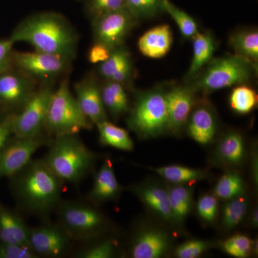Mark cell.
Instances as JSON below:
<instances>
[{
    "label": "cell",
    "instance_id": "cell-11",
    "mask_svg": "<svg viewBox=\"0 0 258 258\" xmlns=\"http://www.w3.org/2000/svg\"><path fill=\"white\" fill-rule=\"evenodd\" d=\"M13 67L27 76L49 79L64 73L71 60L53 54L38 52H13Z\"/></svg>",
    "mask_w": 258,
    "mask_h": 258
},
{
    "label": "cell",
    "instance_id": "cell-45",
    "mask_svg": "<svg viewBox=\"0 0 258 258\" xmlns=\"http://www.w3.org/2000/svg\"><path fill=\"white\" fill-rule=\"evenodd\" d=\"M253 159H252V174H253V179L254 181V184H255L256 181V184H257V173L255 171V166L256 167H257V157L256 156L255 157V154H254L253 156Z\"/></svg>",
    "mask_w": 258,
    "mask_h": 258
},
{
    "label": "cell",
    "instance_id": "cell-37",
    "mask_svg": "<svg viewBox=\"0 0 258 258\" xmlns=\"http://www.w3.org/2000/svg\"><path fill=\"white\" fill-rule=\"evenodd\" d=\"M117 244L114 240L101 241L86 248L83 249L77 254L81 258H111L116 251Z\"/></svg>",
    "mask_w": 258,
    "mask_h": 258
},
{
    "label": "cell",
    "instance_id": "cell-20",
    "mask_svg": "<svg viewBox=\"0 0 258 258\" xmlns=\"http://www.w3.org/2000/svg\"><path fill=\"white\" fill-rule=\"evenodd\" d=\"M172 44L170 26L163 24L151 29L141 36L138 41L139 50L146 57L159 59L168 53Z\"/></svg>",
    "mask_w": 258,
    "mask_h": 258
},
{
    "label": "cell",
    "instance_id": "cell-4",
    "mask_svg": "<svg viewBox=\"0 0 258 258\" xmlns=\"http://www.w3.org/2000/svg\"><path fill=\"white\" fill-rule=\"evenodd\" d=\"M257 66L236 54L212 58L203 71L190 80L189 86L196 93H209L245 84L255 74Z\"/></svg>",
    "mask_w": 258,
    "mask_h": 258
},
{
    "label": "cell",
    "instance_id": "cell-34",
    "mask_svg": "<svg viewBox=\"0 0 258 258\" xmlns=\"http://www.w3.org/2000/svg\"><path fill=\"white\" fill-rule=\"evenodd\" d=\"M220 246L222 251L232 257L245 258L254 250V243L247 236L237 234L220 242Z\"/></svg>",
    "mask_w": 258,
    "mask_h": 258
},
{
    "label": "cell",
    "instance_id": "cell-7",
    "mask_svg": "<svg viewBox=\"0 0 258 258\" xmlns=\"http://www.w3.org/2000/svg\"><path fill=\"white\" fill-rule=\"evenodd\" d=\"M57 208L59 225L71 238L90 240L99 235L106 227L104 216L91 205L63 202L60 203Z\"/></svg>",
    "mask_w": 258,
    "mask_h": 258
},
{
    "label": "cell",
    "instance_id": "cell-41",
    "mask_svg": "<svg viewBox=\"0 0 258 258\" xmlns=\"http://www.w3.org/2000/svg\"><path fill=\"white\" fill-rule=\"evenodd\" d=\"M10 38L0 39V74L13 69V45Z\"/></svg>",
    "mask_w": 258,
    "mask_h": 258
},
{
    "label": "cell",
    "instance_id": "cell-3",
    "mask_svg": "<svg viewBox=\"0 0 258 258\" xmlns=\"http://www.w3.org/2000/svg\"><path fill=\"white\" fill-rule=\"evenodd\" d=\"M48 146L42 160L62 182L78 184L92 170L96 155L78 134L54 137Z\"/></svg>",
    "mask_w": 258,
    "mask_h": 258
},
{
    "label": "cell",
    "instance_id": "cell-24",
    "mask_svg": "<svg viewBox=\"0 0 258 258\" xmlns=\"http://www.w3.org/2000/svg\"><path fill=\"white\" fill-rule=\"evenodd\" d=\"M193 57L186 79L190 81L212 60L216 49L213 37L209 32H198L192 37Z\"/></svg>",
    "mask_w": 258,
    "mask_h": 258
},
{
    "label": "cell",
    "instance_id": "cell-40",
    "mask_svg": "<svg viewBox=\"0 0 258 258\" xmlns=\"http://www.w3.org/2000/svg\"><path fill=\"white\" fill-rule=\"evenodd\" d=\"M37 254L30 246L7 243L0 241V258H35Z\"/></svg>",
    "mask_w": 258,
    "mask_h": 258
},
{
    "label": "cell",
    "instance_id": "cell-9",
    "mask_svg": "<svg viewBox=\"0 0 258 258\" xmlns=\"http://www.w3.org/2000/svg\"><path fill=\"white\" fill-rule=\"evenodd\" d=\"M42 134L30 137H16L0 151V179L12 177L32 159L43 146L50 143Z\"/></svg>",
    "mask_w": 258,
    "mask_h": 258
},
{
    "label": "cell",
    "instance_id": "cell-17",
    "mask_svg": "<svg viewBox=\"0 0 258 258\" xmlns=\"http://www.w3.org/2000/svg\"><path fill=\"white\" fill-rule=\"evenodd\" d=\"M186 126L189 137L197 143L202 145L212 143L217 132L215 112L207 103H195Z\"/></svg>",
    "mask_w": 258,
    "mask_h": 258
},
{
    "label": "cell",
    "instance_id": "cell-15",
    "mask_svg": "<svg viewBox=\"0 0 258 258\" xmlns=\"http://www.w3.org/2000/svg\"><path fill=\"white\" fill-rule=\"evenodd\" d=\"M76 98L83 114L97 125L108 120L102 100L101 88L93 77H86L75 85Z\"/></svg>",
    "mask_w": 258,
    "mask_h": 258
},
{
    "label": "cell",
    "instance_id": "cell-42",
    "mask_svg": "<svg viewBox=\"0 0 258 258\" xmlns=\"http://www.w3.org/2000/svg\"><path fill=\"white\" fill-rule=\"evenodd\" d=\"M112 50L99 42H94L88 52V60L92 64L101 63L108 58Z\"/></svg>",
    "mask_w": 258,
    "mask_h": 258
},
{
    "label": "cell",
    "instance_id": "cell-6",
    "mask_svg": "<svg viewBox=\"0 0 258 258\" xmlns=\"http://www.w3.org/2000/svg\"><path fill=\"white\" fill-rule=\"evenodd\" d=\"M93 123L83 114L76 97L64 80L54 91L47 111L45 128L53 137L78 134L92 128Z\"/></svg>",
    "mask_w": 258,
    "mask_h": 258
},
{
    "label": "cell",
    "instance_id": "cell-44",
    "mask_svg": "<svg viewBox=\"0 0 258 258\" xmlns=\"http://www.w3.org/2000/svg\"><path fill=\"white\" fill-rule=\"evenodd\" d=\"M250 223L254 227H257L258 225V210L257 208L253 209L251 212Z\"/></svg>",
    "mask_w": 258,
    "mask_h": 258
},
{
    "label": "cell",
    "instance_id": "cell-27",
    "mask_svg": "<svg viewBox=\"0 0 258 258\" xmlns=\"http://www.w3.org/2000/svg\"><path fill=\"white\" fill-rule=\"evenodd\" d=\"M229 44L235 54L257 64L258 32L255 29L240 30L231 35Z\"/></svg>",
    "mask_w": 258,
    "mask_h": 258
},
{
    "label": "cell",
    "instance_id": "cell-23",
    "mask_svg": "<svg viewBox=\"0 0 258 258\" xmlns=\"http://www.w3.org/2000/svg\"><path fill=\"white\" fill-rule=\"evenodd\" d=\"M30 228L18 215L0 207V241L30 245Z\"/></svg>",
    "mask_w": 258,
    "mask_h": 258
},
{
    "label": "cell",
    "instance_id": "cell-19",
    "mask_svg": "<svg viewBox=\"0 0 258 258\" xmlns=\"http://www.w3.org/2000/svg\"><path fill=\"white\" fill-rule=\"evenodd\" d=\"M120 185L113 170L111 161L106 160L97 171L92 188L88 199L94 205L108 203L118 198Z\"/></svg>",
    "mask_w": 258,
    "mask_h": 258
},
{
    "label": "cell",
    "instance_id": "cell-35",
    "mask_svg": "<svg viewBox=\"0 0 258 258\" xmlns=\"http://www.w3.org/2000/svg\"><path fill=\"white\" fill-rule=\"evenodd\" d=\"M164 0H125L129 13L138 21L142 19L153 18L162 11Z\"/></svg>",
    "mask_w": 258,
    "mask_h": 258
},
{
    "label": "cell",
    "instance_id": "cell-12",
    "mask_svg": "<svg viewBox=\"0 0 258 258\" xmlns=\"http://www.w3.org/2000/svg\"><path fill=\"white\" fill-rule=\"evenodd\" d=\"M195 92L188 86H175L166 91L167 132L178 134L186 126L195 104Z\"/></svg>",
    "mask_w": 258,
    "mask_h": 258
},
{
    "label": "cell",
    "instance_id": "cell-39",
    "mask_svg": "<svg viewBox=\"0 0 258 258\" xmlns=\"http://www.w3.org/2000/svg\"><path fill=\"white\" fill-rule=\"evenodd\" d=\"M88 10L93 20L108 13L127 9L125 0H90Z\"/></svg>",
    "mask_w": 258,
    "mask_h": 258
},
{
    "label": "cell",
    "instance_id": "cell-14",
    "mask_svg": "<svg viewBox=\"0 0 258 258\" xmlns=\"http://www.w3.org/2000/svg\"><path fill=\"white\" fill-rule=\"evenodd\" d=\"M171 238L165 231L157 227L142 229L135 235L130 247L131 257L159 258L171 248Z\"/></svg>",
    "mask_w": 258,
    "mask_h": 258
},
{
    "label": "cell",
    "instance_id": "cell-2",
    "mask_svg": "<svg viewBox=\"0 0 258 258\" xmlns=\"http://www.w3.org/2000/svg\"><path fill=\"white\" fill-rule=\"evenodd\" d=\"M11 178L15 197L25 211L45 215L60 205L63 182L42 159H32Z\"/></svg>",
    "mask_w": 258,
    "mask_h": 258
},
{
    "label": "cell",
    "instance_id": "cell-28",
    "mask_svg": "<svg viewBox=\"0 0 258 258\" xmlns=\"http://www.w3.org/2000/svg\"><path fill=\"white\" fill-rule=\"evenodd\" d=\"M151 170L170 184H188L203 180L208 176L206 171L179 165L151 168Z\"/></svg>",
    "mask_w": 258,
    "mask_h": 258
},
{
    "label": "cell",
    "instance_id": "cell-18",
    "mask_svg": "<svg viewBox=\"0 0 258 258\" xmlns=\"http://www.w3.org/2000/svg\"><path fill=\"white\" fill-rule=\"evenodd\" d=\"M130 189L154 215L163 221L173 224L166 186L156 182H147L134 185Z\"/></svg>",
    "mask_w": 258,
    "mask_h": 258
},
{
    "label": "cell",
    "instance_id": "cell-1",
    "mask_svg": "<svg viewBox=\"0 0 258 258\" xmlns=\"http://www.w3.org/2000/svg\"><path fill=\"white\" fill-rule=\"evenodd\" d=\"M15 42H26L35 50L72 60L77 52V32L60 15L41 13L25 19L10 37Z\"/></svg>",
    "mask_w": 258,
    "mask_h": 258
},
{
    "label": "cell",
    "instance_id": "cell-16",
    "mask_svg": "<svg viewBox=\"0 0 258 258\" xmlns=\"http://www.w3.org/2000/svg\"><path fill=\"white\" fill-rule=\"evenodd\" d=\"M13 69L0 74V103L10 108H23L34 93V86L25 75Z\"/></svg>",
    "mask_w": 258,
    "mask_h": 258
},
{
    "label": "cell",
    "instance_id": "cell-5",
    "mask_svg": "<svg viewBox=\"0 0 258 258\" xmlns=\"http://www.w3.org/2000/svg\"><path fill=\"white\" fill-rule=\"evenodd\" d=\"M166 91L154 88L139 93L127 120L129 128L142 139L157 138L167 132Z\"/></svg>",
    "mask_w": 258,
    "mask_h": 258
},
{
    "label": "cell",
    "instance_id": "cell-36",
    "mask_svg": "<svg viewBox=\"0 0 258 258\" xmlns=\"http://www.w3.org/2000/svg\"><path fill=\"white\" fill-rule=\"evenodd\" d=\"M197 212L198 217L204 223H214L218 216V198L214 194L203 195L197 204Z\"/></svg>",
    "mask_w": 258,
    "mask_h": 258
},
{
    "label": "cell",
    "instance_id": "cell-13",
    "mask_svg": "<svg viewBox=\"0 0 258 258\" xmlns=\"http://www.w3.org/2000/svg\"><path fill=\"white\" fill-rule=\"evenodd\" d=\"M71 239L60 225H42L30 228L29 242L37 255L60 257L69 248Z\"/></svg>",
    "mask_w": 258,
    "mask_h": 258
},
{
    "label": "cell",
    "instance_id": "cell-22",
    "mask_svg": "<svg viewBox=\"0 0 258 258\" xmlns=\"http://www.w3.org/2000/svg\"><path fill=\"white\" fill-rule=\"evenodd\" d=\"M245 154L243 137L235 131H230L222 137L215 152L217 160L230 167L241 165L245 158Z\"/></svg>",
    "mask_w": 258,
    "mask_h": 258
},
{
    "label": "cell",
    "instance_id": "cell-26",
    "mask_svg": "<svg viewBox=\"0 0 258 258\" xmlns=\"http://www.w3.org/2000/svg\"><path fill=\"white\" fill-rule=\"evenodd\" d=\"M101 90L102 100L105 108L113 118H119L128 113L130 106L123 85L108 81Z\"/></svg>",
    "mask_w": 258,
    "mask_h": 258
},
{
    "label": "cell",
    "instance_id": "cell-32",
    "mask_svg": "<svg viewBox=\"0 0 258 258\" xmlns=\"http://www.w3.org/2000/svg\"><path fill=\"white\" fill-rule=\"evenodd\" d=\"M230 104L234 111L239 114L250 113L257 104V95L253 88L245 84L233 88L230 96Z\"/></svg>",
    "mask_w": 258,
    "mask_h": 258
},
{
    "label": "cell",
    "instance_id": "cell-10",
    "mask_svg": "<svg viewBox=\"0 0 258 258\" xmlns=\"http://www.w3.org/2000/svg\"><path fill=\"white\" fill-rule=\"evenodd\" d=\"M137 22L127 10L93 19L95 42L103 44L111 50L121 46Z\"/></svg>",
    "mask_w": 258,
    "mask_h": 258
},
{
    "label": "cell",
    "instance_id": "cell-8",
    "mask_svg": "<svg viewBox=\"0 0 258 258\" xmlns=\"http://www.w3.org/2000/svg\"><path fill=\"white\" fill-rule=\"evenodd\" d=\"M54 89L45 85L34 91L22 111L13 115V134L16 137H30L41 134L45 128L47 111Z\"/></svg>",
    "mask_w": 258,
    "mask_h": 258
},
{
    "label": "cell",
    "instance_id": "cell-31",
    "mask_svg": "<svg viewBox=\"0 0 258 258\" xmlns=\"http://www.w3.org/2000/svg\"><path fill=\"white\" fill-rule=\"evenodd\" d=\"M248 203L242 196L227 200L222 212V225L225 230H231L240 225L247 214Z\"/></svg>",
    "mask_w": 258,
    "mask_h": 258
},
{
    "label": "cell",
    "instance_id": "cell-29",
    "mask_svg": "<svg viewBox=\"0 0 258 258\" xmlns=\"http://www.w3.org/2000/svg\"><path fill=\"white\" fill-rule=\"evenodd\" d=\"M99 133L100 144L122 151H132L134 148L133 140L124 128L117 126L108 120L96 125Z\"/></svg>",
    "mask_w": 258,
    "mask_h": 258
},
{
    "label": "cell",
    "instance_id": "cell-25",
    "mask_svg": "<svg viewBox=\"0 0 258 258\" xmlns=\"http://www.w3.org/2000/svg\"><path fill=\"white\" fill-rule=\"evenodd\" d=\"M173 224L181 225L191 212L193 190L186 184L167 185Z\"/></svg>",
    "mask_w": 258,
    "mask_h": 258
},
{
    "label": "cell",
    "instance_id": "cell-21",
    "mask_svg": "<svg viewBox=\"0 0 258 258\" xmlns=\"http://www.w3.org/2000/svg\"><path fill=\"white\" fill-rule=\"evenodd\" d=\"M133 71L132 57L128 50L121 46L112 50L111 55L101 62L99 73L107 81H114L123 85L128 82Z\"/></svg>",
    "mask_w": 258,
    "mask_h": 258
},
{
    "label": "cell",
    "instance_id": "cell-38",
    "mask_svg": "<svg viewBox=\"0 0 258 258\" xmlns=\"http://www.w3.org/2000/svg\"><path fill=\"white\" fill-rule=\"evenodd\" d=\"M210 241L191 240L186 241L176 247L174 256L179 258H197L208 251L212 246Z\"/></svg>",
    "mask_w": 258,
    "mask_h": 258
},
{
    "label": "cell",
    "instance_id": "cell-30",
    "mask_svg": "<svg viewBox=\"0 0 258 258\" xmlns=\"http://www.w3.org/2000/svg\"><path fill=\"white\" fill-rule=\"evenodd\" d=\"M244 183L242 176L236 171H230L222 175L217 181L214 195L220 200H227L244 195Z\"/></svg>",
    "mask_w": 258,
    "mask_h": 258
},
{
    "label": "cell",
    "instance_id": "cell-33",
    "mask_svg": "<svg viewBox=\"0 0 258 258\" xmlns=\"http://www.w3.org/2000/svg\"><path fill=\"white\" fill-rule=\"evenodd\" d=\"M162 11L170 15L177 25L181 35L186 38L192 39L199 32L198 24L194 18L173 4L170 0L163 1Z\"/></svg>",
    "mask_w": 258,
    "mask_h": 258
},
{
    "label": "cell",
    "instance_id": "cell-43",
    "mask_svg": "<svg viewBox=\"0 0 258 258\" xmlns=\"http://www.w3.org/2000/svg\"><path fill=\"white\" fill-rule=\"evenodd\" d=\"M13 115H8L4 120H0V151L9 142L13 134Z\"/></svg>",
    "mask_w": 258,
    "mask_h": 258
}]
</instances>
